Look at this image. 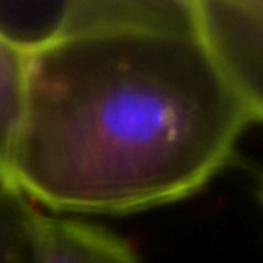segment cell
I'll use <instances>...</instances> for the list:
<instances>
[{"label":"cell","mask_w":263,"mask_h":263,"mask_svg":"<svg viewBox=\"0 0 263 263\" xmlns=\"http://www.w3.org/2000/svg\"><path fill=\"white\" fill-rule=\"evenodd\" d=\"M26 52L6 180L52 211L132 215L182 202L261 123L205 52L191 0H72Z\"/></svg>","instance_id":"obj_1"},{"label":"cell","mask_w":263,"mask_h":263,"mask_svg":"<svg viewBox=\"0 0 263 263\" xmlns=\"http://www.w3.org/2000/svg\"><path fill=\"white\" fill-rule=\"evenodd\" d=\"M205 52L249 110L263 117V2L191 0Z\"/></svg>","instance_id":"obj_2"},{"label":"cell","mask_w":263,"mask_h":263,"mask_svg":"<svg viewBox=\"0 0 263 263\" xmlns=\"http://www.w3.org/2000/svg\"><path fill=\"white\" fill-rule=\"evenodd\" d=\"M33 243L38 263H143L136 247L110 229L36 211Z\"/></svg>","instance_id":"obj_3"},{"label":"cell","mask_w":263,"mask_h":263,"mask_svg":"<svg viewBox=\"0 0 263 263\" xmlns=\"http://www.w3.org/2000/svg\"><path fill=\"white\" fill-rule=\"evenodd\" d=\"M26 42L0 27V177L6 179L9 155L20 126L26 96Z\"/></svg>","instance_id":"obj_4"},{"label":"cell","mask_w":263,"mask_h":263,"mask_svg":"<svg viewBox=\"0 0 263 263\" xmlns=\"http://www.w3.org/2000/svg\"><path fill=\"white\" fill-rule=\"evenodd\" d=\"M38 205L0 177V263H38L33 222Z\"/></svg>","instance_id":"obj_5"}]
</instances>
